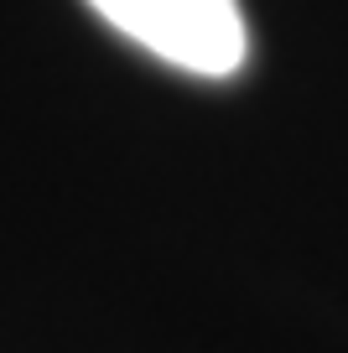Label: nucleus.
<instances>
[{"label": "nucleus", "mask_w": 348, "mask_h": 353, "mask_svg": "<svg viewBox=\"0 0 348 353\" xmlns=\"http://www.w3.org/2000/svg\"><path fill=\"white\" fill-rule=\"evenodd\" d=\"M88 6L135 47L197 78L240 73L250 52L240 0H88Z\"/></svg>", "instance_id": "f257e3e1"}]
</instances>
